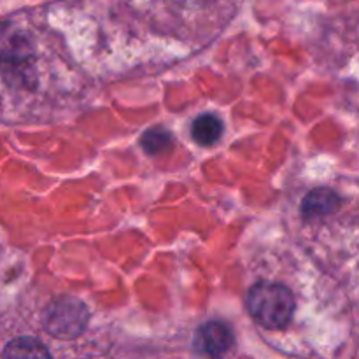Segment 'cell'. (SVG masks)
<instances>
[{"instance_id":"277c9868","label":"cell","mask_w":359,"mask_h":359,"mask_svg":"<svg viewBox=\"0 0 359 359\" xmlns=\"http://www.w3.org/2000/svg\"><path fill=\"white\" fill-rule=\"evenodd\" d=\"M196 349L210 358H219L233 346V332L221 321L205 323L196 333Z\"/></svg>"},{"instance_id":"52a82bcc","label":"cell","mask_w":359,"mask_h":359,"mask_svg":"<svg viewBox=\"0 0 359 359\" xmlns=\"http://www.w3.org/2000/svg\"><path fill=\"white\" fill-rule=\"evenodd\" d=\"M223 133V123L214 114H202L193 121L191 137L200 146H212Z\"/></svg>"},{"instance_id":"5b68a950","label":"cell","mask_w":359,"mask_h":359,"mask_svg":"<svg viewBox=\"0 0 359 359\" xmlns=\"http://www.w3.org/2000/svg\"><path fill=\"white\" fill-rule=\"evenodd\" d=\"M340 196L330 188H316L302 202V212L305 217H318L339 210Z\"/></svg>"},{"instance_id":"3957f363","label":"cell","mask_w":359,"mask_h":359,"mask_svg":"<svg viewBox=\"0 0 359 359\" xmlns=\"http://www.w3.org/2000/svg\"><path fill=\"white\" fill-rule=\"evenodd\" d=\"M34 41L27 30L11 21L0 23V62L21 65L34 58Z\"/></svg>"},{"instance_id":"6da1fadb","label":"cell","mask_w":359,"mask_h":359,"mask_svg":"<svg viewBox=\"0 0 359 359\" xmlns=\"http://www.w3.org/2000/svg\"><path fill=\"white\" fill-rule=\"evenodd\" d=\"M248 309L258 325L279 330L290 325L294 314V297L286 286L258 283L249 290Z\"/></svg>"},{"instance_id":"8992f818","label":"cell","mask_w":359,"mask_h":359,"mask_svg":"<svg viewBox=\"0 0 359 359\" xmlns=\"http://www.w3.org/2000/svg\"><path fill=\"white\" fill-rule=\"evenodd\" d=\"M2 359H51V354L39 340L32 337H20L7 344Z\"/></svg>"},{"instance_id":"ba28073f","label":"cell","mask_w":359,"mask_h":359,"mask_svg":"<svg viewBox=\"0 0 359 359\" xmlns=\"http://www.w3.org/2000/svg\"><path fill=\"white\" fill-rule=\"evenodd\" d=\"M140 144H142V149L147 154H160L170 147L172 135L170 132H167L163 128L147 130L142 135V139H140Z\"/></svg>"},{"instance_id":"7a4b0ae2","label":"cell","mask_w":359,"mask_h":359,"mask_svg":"<svg viewBox=\"0 0 359 359\" xmlns=\"http://www.w3.org/2000/svg\"><path fill=\"white\" fill-rule=\"evenodd\" d=\"M88 311L83 302L72 297H62L53 302L44 312V328L60 339H74L84 332Z\"/></svg>"}]
</instances>
